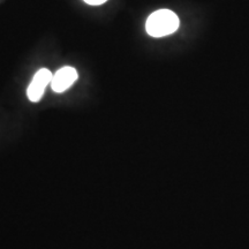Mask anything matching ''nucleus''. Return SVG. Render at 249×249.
Instances as JSON below:
<instances>
[{"label": "nucleus", "mask_w": 249, "mask_h": 249, "mask_svg": "<svg viewBox=\"0 0 249 249\" xmlns=\"http://www.w3.org/2000/svg\"><path fill=\"white\" fill-rule=\"evenodd\" d=\"M179 18L170 9H160L148 18L145 30L152 37H164L176 33L179 28Z\"/></svg>", "instance_id": "f257e3e1"}, {"label": "nucleus", "mask_w": 249, "mask_h": 249, "mask_svg": "<svg viewBox=\"0 0 249 249\" xmlns=\"http://www.w3.org/2000/svg\"><path fill=\"white\" fill-rule=\"evenodd\" d=\"M52 77H53L52 73L46 68H42V70L37 71L34 79L31 80L29 87H28V98L34 103L39 102L40 98L44 95L46 87H48L49 83H51Z\"/></svg>", "instance_id": "f03ea898"}, {"label": "nucleus", "mask_w": 249, "mask_h": 249, "mask_svg": "<svg viewBox=\"0 0 249 249\" xmlns=\"http://www.w3.org/2000/svg\"><path fill=\"white\" fill-rule=\"evenodd\" d=\"M77 71L73 67H62L54 74L51 81L52 90L54 92L60 93L66 91L68 88H71L74 85V82L77 80Z\"/></svg>", "instance_id": "7ed1b4c3"}, {"label": "nucleus", "mask_w": 249, "mask_h": 249, "mask_svg": "<svg viewBox=\"0 0 249 249\" xmlns=\"http://www.w3.org/2000/svg\"><path fill=\"white\" fill-rule=\"evenodd\" d=\"M83 1L87 2V4L92 5V6H97V5H102L104 2H107V0H83Z\"/></svg>", "instance_id": "20e7f679"}]
</instances>
